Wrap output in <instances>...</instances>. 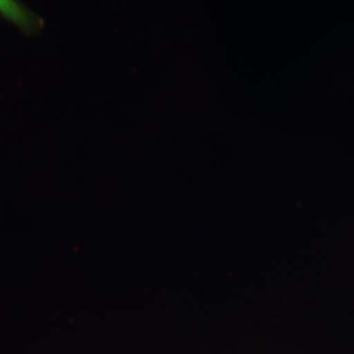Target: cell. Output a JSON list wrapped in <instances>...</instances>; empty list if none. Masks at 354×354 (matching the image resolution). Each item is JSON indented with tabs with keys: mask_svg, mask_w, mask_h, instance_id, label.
Returning <instances> with one entry per match:
<instances>
[{
	"mask_svg": "<svg viewBox=\"0 0 354 354\" xmlns=\"http://www.w3.org/2000/svg\"><path fill=\"white\" fill-rule=\"evenodd\" d=\"M0 15L26 30H32L35 26V17L16 0H0Z\"/></svg>",
	"mask_w": 354,
	"mask_h": 354,
	"instance_id": "obj_1",
	"label": "cell"
}]
</instances>
